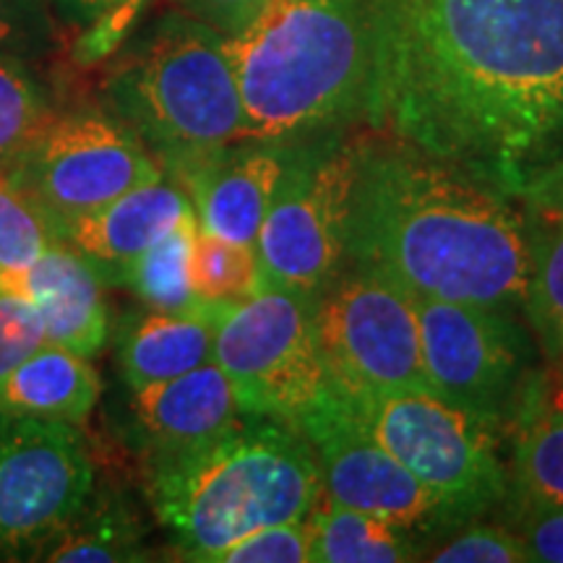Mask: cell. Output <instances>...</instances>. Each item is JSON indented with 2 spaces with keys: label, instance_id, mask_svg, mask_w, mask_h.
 Here are the masks:
<instances>
[{
  "label": "cell",
  "instance_id": "obj_1",
  "mask_svg": "<svg viewBox=\"0 0 563 563\" xmlns=\"http://www.w3.org/2000/svg\"><path fill=\"white\" fill-rule=\"evenodd\" d=\"M363 121L527 211L563 207V0H365Z\"/></svg>",
  "mask_w": 563,
  "mask_h": 563
},
{
  "label": "cell",
  "instance_id": "obj_2",
  "mask_svg": "<svg viewBox=\"0 0 563 563\" xmlns=\"http://www.w3.org/2000/svg\"><path fill=\"white\" fill-rule=\"evenodd\" d=\"M347 264L418 298L525 313L530 211L509 196L384 136L357 144Z\"/></svg>",
  "mask_w": 563,
  "mask_h": 563
},
{
  "label": "cell",
  "instance_id": "obj_3",
  "mask_svg": "<svg viewBox=\"0 0 563 563\" xmlns=\"http://www.w3.org/2000/svg\"><path fill=\"white\" fill-rule=\"evenodd\" d=\"M224 47L241 91L243 141L302 144L363 121L365 0H269Z\"/></svg>",
  "mask_w": 563,
  "mask_h": 563
},
{
  "label": "cell",
  "instance_id": "obj_4",
  "mask_svg": "<svg viewBox=\"0 0 563 563\" xmlns=\"http://www.w3.org/2000/svg\"><path fill=\"white\" fill-rule=\"evenodd\" d=\"M146 490L183 559L217 563L264 527L308 519L323 483L298 428L245 415L199 452L146 467Z\"/></svg>",
  "mask_w": 563,
  "mask_h": 563
},
{
  "label": "cell",
  "instance_id": "obj_5",
  "mask_svg": "<svg viewBox=\"0 0 563 563\" xmlns=\"http://www.w3.org/2000/svg\"><path fill=\"white\" fill-rule=\"evenodd\" d=\"M104 97L170 178L243 144L224 34L183 11L165 13L118 55Z\"/></svg>",
  "mask_w": 563,
  "mask_h": 563
},
{
  "label": "cell",
  "instance_id": "obj_6",
  "mask_svg": "<svg viewBox=\"0 0 563 563\" xmlns=\"http://www.w3.org/2000/svg\"><path fill=\"white\" fill-rule=\"evenodd\" d=\"M334 394L357 426L439 498L456 527L506 504L504 426L426 389Z\"/></svg>",
  "mask_w": 563,
  "mask_h": 563
},
{
  "label": "cell",
  "instance_id": "obj_7",
  "mask_svg": "<svg viewBox=\"0 0 563 563\" xmlns=\"http://www.w3.org/2000/svg\"><path fill=\"white\" fill-rule=\"evenodd\" d=\"M214 363L230 378L249 418L295 428L329 391L311 300L279 287H258L249 298L214 302Z\"/></svg>",
  "mask_w": 563,
  "mask_h": 563
},
{
  "label": "cell",
  "instance_id": "obj_8",
  "mask_svg": "<svg viewBox=\"0 0 563 563\" xmlns=\"http://www.w3.org/2000/svg\"><path fill=\"white\" fill-rule=\"evenodd\" d=\"M357 144L302 141L256 238L262 287L311 300L347 264V220Z\"/></svg>",
  "mask_w": 563,
  "mask_h": 563
},
{
  "label": "cell",
  "instance_id": "obj_9",
  "mask_svg": "<svg viewBox=\"0 0 563 563\" xmlns=\"http://www.w3.org/2000/svg\"><path fill=\"white\" fill-rule=\"evenodd\" d=\"M311 319L334 391H431L415 298L402 285L344 264L311 298Z\"/></svg>",
  "mask_w": 563,
  "mask_h": 563
},
{
  "label": "cell",
  "instance_id": "obj_10",
  "mask_svg": "<svg viewBox=\"0 0 563 563\" xmlns=\"http://www.w3.org/2000/svg\"><path fill=\"white\" fill-rule=\"evenodd\" d=\"M58 238L68 222L165 175L144 141L112 112L53 115L3 170Z\"/></svg>",
  "mask_w": 563,
  "mask_h": 563
},
{
  "label": "cell",
  "instance_id": "obj_11",
  "mask_svg": "<svg viewBox=\"0 0 563 563\" xmlns=\"http://www.w3.org/2000/svg\"><path fill=\"white\" fill-rule=\"evenodd\" d=\"M95 490L74 422L0 412V559L37 561Z\"/></svg>",
  "mask_w": 563,
  "mask_h": 563
},
{
  "label": "cell",
  "instance_id": "obj_12",
  "mask_svg": "<svg viewBox=\"0 0 563 563\" xmlns=\"http://www.w3.org/2000/svg\"><path fill=\"white\" fill-rule=\"evenodd\" d=\"M415 298L428 389L462 410L509 426L532 365V336L519 313Z\"/></svg>",
  "mask_w": 563,
  "mask_h": 563
},
{
  "label": "cell",
  "instance_id": "obj_13",
  "mask_svg": "<svg viewBox=\"0 0 563 563\" xmlns=\"http://www.w3.org/2000/svg\"><path fill=\"white\" fill-rule=\"evenodd\" d=\"M295 428L311 443L329 498L412 534L456 530L439 498L357 426L332 386Z\"/></svg>",
  "mask_w": 563,
  "mask_h": 563
},
{
  "label": "cell",
  "instance_id": "obj_14",
  "mask_svg": "<svg viewBox=\"0 0 563 563\" xmlns=\"http://www.w3.org/2000/svg\"><path fill=\"white\" fill-rule=\"evenodd\" d=\"M245 418L214 361L131 391L129 435L146 467L180 460L230 433Z\"/></svg>",
  "mask_w": 563,
  "mask_h": 563
},
{
  "label": "cell",
  "instance_id": "obj_15",
  "mask_svg": "<svg viewBox=\"0 0 563 563\" xmlns=\"http://www.w3.org/2000/svg\"><path fill=\"white\" fill-rule=\"evenodd\" d=\"M298 144L230 146L178 180L191 196L199 228L222 241L253 245Z\"/></svg>",
  "mask_w": 563,
  "mask_h": 563
},
{
  "label": "cell",
  "instance_id": "obj_16",
  "mask_svg": "<svg viewBox=\"0 0 563 563\" xmlns=\"http://www.w3.org/2000/svg\"><path fill=\"white\" fill-rule=\"evenodd\" d=\"M191 217H196L191 196L165 173L68 222L58 241L79 251L104 285H118L141 253Z\"/></svg>",
  "mask_w": 563,
  "mask_h": 563
},
{
  "label": "cell",
  "instance_id": "obj_17",
  "mask_svg": "<svg viewBox=\"0 0 563 563\" xmlns=\"http://www.w3.org/2000/svg\"><path fill=\"white\" fill-rule=\"evenodd\" d=\"M0 290L16 292L37 308L51 344L95 357L108 342L110 311L104 282L68 243L53 241L30 266L3 274Z\"/></svg>",
  "mask_w": 563,
  "mask_h": 563
},
{
  "label": "cell",
  "instance_id": "obj_18",
  "mask_svg": "<svg viewBox=\"0 0 563 563\" xmlns=\"http://www.w3.org/2000/svg\"><path fill=\"white\" fill-rule=\"evenodd\" d=\"M509 509L563 504V363L548 361L525 378L506 426Z\"/></svg>",
  "mask_w": 563,
  "mask_h": 563
},
{
  "label": "cell",
  "instance_id": "obj_19",
  "mask_svg": "<svg viewBox=\"0 0 563 563\" xmlns=\"http://www.w3.org/2000/svg\"><path fill=\"white\" fill-rule=\"evenodd\" d=\"M118 368L129 389L167 382L214 361V302L199 300L183 311L125 316L115 336Z\"/></svg>",
  "mask_w": 563,
  "mask_h": 563
},
{
  "label": "cell",
  "instance_id": "obj_20",
  "mask_svg": "<svg viewBox=\"0 0 563 563\" xmlns=\"http://www.w3.org/2000/svg\"><path fill=\"white\" fill-rule=\"evenodd\" d=\"M102 394L91 357L45 342L0 384V412L63 420L79 426Z\"/></svg>",
  "mask_w": 563,
  "mask_h": 563
},
{
  "label": "cell",
  "instance_id": "obj_21",
  "mask_svg": "<svg viewBox=\"0 0 563 563\" xmlns=\"http://www.w3.org/2000/svg\"><path fill=\"white\" fill-rule=\"evenodd\" d=\"M313 563H405L420 561L418 534L344 506L327 493L308 514Z\"/></svg>",
  "mask_w": 563,
  "mask_h": 563
},
{
  "label": "cell",
  "instance_id": "obj_22",
  "mask_svg": "<svg viewBox=\"0 0 563 563\" xmlns=\"http://www.w3.org/2000/svg\"><path fill=\"white\" fill-rule=\"evenodd\" d=\"M144 525L121 493L91 490L63 532L37 561L58 563H118L146 561Z\"/></svg>",
  "mask_w": 563,
  "mask_h": 563
},
{
  "label": "cell",
  "instance_id": "obj_23",
  "mask_svg": "<svg viewBox=\"0 0 563 563\" xmlns=\"http://www.w3.org/2000/svg\"><path fill=\"white\" fill-rule=\"evenodd\" d=\"M532 274L525 319L548 361L563 363V207L530 211Z\"/></svg>",
  "mask_w": 563,
  "mask_h": 563
},
{
  "label": "cell",
  "instance_id": "obj_24",
  "mask_svg": "<svg viewBox=\"0 0 563 563\" xmlns=\"http://www.w3.org/2000/svg\"><path fill=\"white\" fill-rule=\"evenodd\" d=\"M199 220L180 222L162 241L146 249L133 262L118 285L129 287L146 308L154 311H183L199 302L191 285V253Z\"/></svg>",
  "mask_w": 563,
  "mask_h": 563
},
{
  "label": "cell",
  "instance_id": "obj_25",
  "mask_svg": "<svg viewBox=\"0 0 563 563\" xmlns=\"http://www.w3.org/2000/svg\"><path fill=\"white\" fill-rule=\"evenodd\" d=\"M191 285L199 300L228 302L249 298L262 287L256 249L222 241L199 228L191 253Z\"/></svg>",
  "mask_w": 563,
  "mask_h": 563
},
{
  "label": "cell",
  "instance_id": "obj_26",
  "mask_svg": "<svg viewBox=\"0 0 563 563\" xmlns=\"http://www.w3.org/2000/svg\"><path fill=\"white\" fill-rule=\"evenodd\" d=\"M53 118L45 95L19 58L0 55V170L11 165Z\"/></svg>",
  "mask_w": 563,
  "mask_h": 563
},
{
  "label": "cell",
  "instance_id": "obj_27",
  "mask_svg": "<svg viewBox=\"0 0 563 563\" xmlns=\"http://www.w3.org/2000/svg\"><path fill=\"white\" fill-rule=\"evenodd\" d=\"M53 241L45 214L0 173V277L30 266Z\"/></svg>",
  "mask_w": 563,
  "mask_h": 563
},
{
  "label": "cell",
  "instance_id": "obj_28",
  "mask_svg": "<svg viewBox=\"0 0 563 563\" xmlns=\"http://www.w3.org/2000/svg\"><path fill=\"white\" fill-rule=\"evenodd\" d=\"M435 563H525L532 561L517 530L504 525H462L446 543L422 553Z\"/></svg>",
  "mask_w": 563,
  "mask_h": 563
},
{
  "label": "cell",
  "instance_id": "obj_29",
  "mask_svg": "<svg viewBox=\"0 0 563 563\" xmlns=\"http://www.w3.org/2000/svg\"><path fill=\"white\" fill-rule=\"evenodd\" d=\"M217 563H311V530L306 519L264 527L230 545Z\"/></svg>",
  "mask_w": 563,
  "mask_h": 563
},
{
  "label": "cell",
  "instance_id": "obj_30",
  "mask_svg": "<svg viewBox=\"0 0 563 563\" xmlns=\"http://www.w3.org/2000/svg\"><path fill=\"white\" fill-rule=\"evenodd\" d=\"M45 342V323L37 308L16 292L0 290V384Z\"/></svg>",
  "mask_w": 563,
  "mask_h": 563
},
{
  "label": "cell",
  "instance_id": "obj_31",
  "mask_svg": "<svg viewBox=\"0 0 563 563\" xmlns=\"http://www.w3.org/2000/svg\"><path fill=\"white\" fill-rule=\"evenodd\" d=\"M150 5L152 0H108L102 16L89 24L76 42V60L97 63L115 53Z\"/></svg>",
  "mask_w": 563,
  "mask_h": 563
},
{
  "label": "cell",
  "instance_id": "obj_32",
  "mask_svg": "<svg viewBox=\"0 0 563 563\" xmlns=\"http://www.w3.org/2000/svg\"><path fill=\"white\" fill-rule=\"evenodd\" d=\"M47 24L42 0H0V55L26 58L45 47Z\"/></svg>",
  "mask_w": 563,
  "mask_h": 563
},
{
  "label": "cell",
  "instance_id": "obj_33",
  "mask_svg": "<svg viewBox=\"0 0 563 563\" xmlns=\"http://www.w3.org/2000/svg\"><path fill=\"white\" fill-rule=\"evenodd\" d=\"M511 519L532 561L563 563V504L519 506L511 509Z\"/></svg>",
  "mask_w": 563,
  "mask_h": 563
},
{
  "label": "cell",
  "instance_id": "obj_34",
  "mask_svg": "<svg viewBox=\"0 0 563 563\" xmlns=\"http://www.w3.org/2000/svg\"><path fill=\"white\" fill-rule=\"evenodd\" d=\"M175 3H178V11L230 37L241 32L269 0H175Z\"/></svg>",
  "mask_w": 563,
  "mask_h": 563
},
{
  "label": "cell",
  "instance_id": "obj_35",
  "mask_svg": "<svg viewBox=\"0 0 563 563\" xmlns=\"http://www.w3.org/2000/svg\"><path fill=\"white\" fill-rule=\"evenodd\" d=\"M53 3L66 13V19L76 21V24H81L87 30L89 24H95L102 16L108 0H53Z\"/></svg>",
  "mask_w": 563,
  "mask_h": 563
}]
</instances>
